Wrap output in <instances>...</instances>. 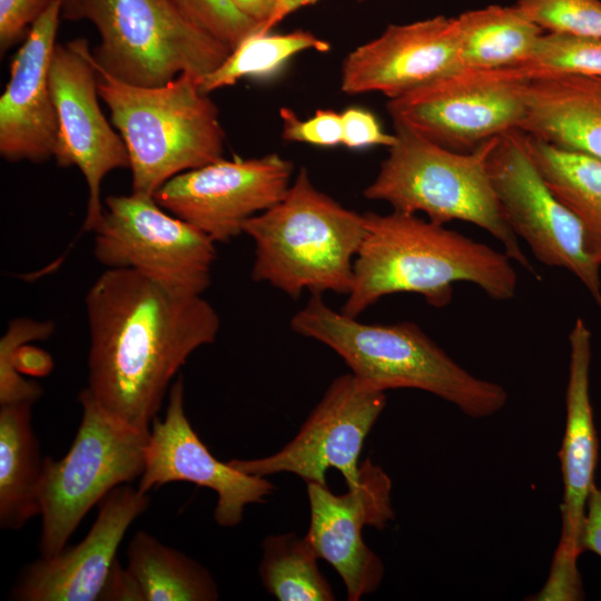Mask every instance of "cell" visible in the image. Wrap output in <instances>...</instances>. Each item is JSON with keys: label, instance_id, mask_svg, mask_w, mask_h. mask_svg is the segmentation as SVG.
Returning <instances> with one entry per match:
<instances>
[{"label": "cell", "instance_id": "7", "mask_svg": "<svg viewBox=\"0 0 601 601\" xmlns=\"http://www.w3.org/2000/svg\"><path fill=\"white\" fill-rule=\"evenodd\" d=\"M61 18L90 22L100 39L96 62L137 86L165 85L181 73L201 81L231 51L169 0H61Z\"/></svg>", "mask_w": 601, "mask_h": 601}, {"label": "cell", "instance_id": "39", "mask_svg": "<svg viewBox=\"0 0 601 601\" xmlns=\"http://www.w3.org/2000/svg\"><path fill=\"white\" fill-rule=\"evenodd\" d=\"M317 1L319 0H278L276 11L267 26V32H270L279 22L296 10L312 6Z\"/></svg>", "mask_w": 601, "mask_h": 601}, {"label": "cell", "instance_id": "1", "mask_svg": "<svg viewBox=\"0 0 601 601\" xmlns=\"http://www.w3.org/2000/svg\"><path fill=\"white\" fill-rule=\"evenodd\" d=\"M88 386L116 421L140 431L151 423L190 355L215 342L216 309L201 295L175 292L127 268H107L85 298Z\"/></svg>", "mask_w": 601, "mask_h": 601}, {"label": "cell", "instance_id": "17", "mask_svg": "<svg viewBox=\"0 0 601 601\" xmlns=\"http://www.w3.org/2000/svg\"><path fill=\"white\" fill-rule=\"evenodd\" d=\"M461 68L456 18L436 16L388 24L377 38L347 53L341 90L380 92L392 99Z\"/></svg>", "mask_w": 601, "mask_h": 601}, {"label": "cell", "instance_id": "25", "mask_svg": "<svg viewBox=\"0 0 601 601\" xmlns=\"http://www.w3.org/2000/svg\"><path fill=\"white\" fill-rule=\"evenodd\" d=\"M127 569L138 582L145 601H215L218 587L197 561L138 531L127 548Z\"/></svg>", "mask_w": 601, "mask_h": 601}, {"label": "cell", "instance_id": "8", "mask_svg": "<svg viewBox=\"0 0 601 601\" xmlns=\"http://www.w3.org/2000/svg\"><path fill=\"white\" fill-rule=\"evenodd\" d=\"M81 422L67 454L45 457L38 490L41 558L60 553L90 509L114 489L140 477L150 431L108 415L85 388Z\"/></svg>", "mask_w": 601, "mask_h": 601}, {"label": "cell", "instance_id": "19", "mask_svg": "<svg viewBox=\"0 0 601 601\" xmlns=\"http://www.w3.org/2000/svg\"><path fill=\"white\" fill-rule=\"evenodd\" d=\"M60 18L61 0H52L11 62L0 98V154L8 161L41 162L55 155L58 118L49 70Z\"/></svg>", "mask_w": 601, "mask_h": 601}, {"label": "cell", "instance_id": "6", "mask_svg": "<svg viewBox=\"0 0 601 601\" xmlns=\"http://www.w3.org/2000/svg\"><path fill=\"white\" fill-rule=\"evenodd\" d=\"M396 140L388 148L374 180L364 189L370 200L384 201L393 210L423 213L436 224H473L490 234L506 256L540 279L521 247L494 191L487 157L497 139L460 152L394 125Z\"/></svg>", "mask_w": 601, "mask_h": 601}, {"label": "cell", "instance_id": "9", "mask_svg": "<svg viewBox=\"0 0 601 601\" xmlns=\"http://www.w3.org/2000/svg\"><path fill=\"white\" fill-rule=\"evenodd\" d=\"M526 67L460 70L388 99L394 125L445 148L469 152L521 128L526 116Z\"/></svg>", "mask_w": 601, "mask_h": 601}, {"label": "cell", "instance_id": "2", "mask_svg": "<svg viewBox=\"0 0 601 601\" xmlns=\"http://www.w3.org/2000/svg\"><path fill=\"white\" fill-rule=\"evenodd\" d=\"M364 218L344 314L358 317L382 297L398 293L418 294L432 307L443 308L462 282L494 300L516 295L518 274L504 252L416 214L367 211Z\"/></svg>", "mask_w": 601, "mask_h": 601}, {"label": "cell", "instance_id": "26", "mask_svg": "<svg viewBox=\"0 0 601 601\" xmlns=\"http://www.w3.org/2000/svg\"><path fill=\"white\" fill-rule=\"evenodd\" d=\"M258 572L265 590L279 601H333V589L318 568L306 535H268L262 543Z\"/></svg>", "mask_w": 601, "mask_h": 601}, {"label": "cell", "instance_id": "38", "mask_svg": "<svg viewBox=\"0 0 601 601\" xmlns=\"http://www.w3.org/2000/svg\"><path fill=\"white\" fill-rule=\"evenodd\" d=\"M230 1L243 14L260 26V32H267V26L276 11L278 0Z\"/></svg>", "mask_w": 601, "mask_h": 601}, {"label": "cell", "instance_id": "37", "mask_svg": "<svg viewBox=\"0 0 601 601\" xmlns=\"http://www.w3.org/2000/svg\"><path fill=\"white\" fill-rule=\"evenodd\" d=\"M581 546L601 556V489L594 485L589 494L581 534Z\"/></svg>", "mask_w": 601, "mask_h": 601}, {"label": "cell", "instance_id": "14", "mask_svg": "<svg viewBox=\"0 0 601 601\" xmlns=\"http://www.w3.org/2000/svg\"><path fill=\"white\" fill-rule=\"evenodd\" d=\"M49 86L58 118L53 158L60 167H77L89 190L82 229L92 231L101 219V184L112 170L129 168L125 142L99 105L97 72L88 41L75 39L55 47Z\"/></svg>", "mask_w": 601, "mask_h": 601}, {"label": "cell", "instance_id": "21", "mask_svg": "<svg viewBox=\"0 0 601 601\" xmlns=\"http://www.w3.org/2000/svg\"><path fill=\"white\" fill-rule=\"evenodd\" d=\"M532 70V69H531ZM524 134L601 160V78L532 70Z\"/></svg>", "mask_w": 601, "mask_h": 601}, {"label": "cell", "instance_id": "5", "mask_svg": "<svg viewBox=\"0 0 601 601\" xmlns=\"http://www.w3.org/2000/svg\"><path fill=\"white\" fill-rule=\"evenodd\" d=\"M99 97L129 157L132 191L154 196L169 179L223 158L225 132L200 80L181 73L160 86L125 82L92 56Z\"/></svg>", "mask_w": 601, "mask_h": 601}, {"label": "cell", "instance_id": "32", "mask_svg": "<svg viewBox=\"0 0 601 601\" xmlns=\"http://www.w3.org/2000/svg\"><path fill=\"white\" fill-rule=\"evenodd\" d=\"M279 117L282 138L286 141L323 147L343 142L342 115L332 109H317L313 117L300 119L293 109L283 107Z\"/></svg>", "mask_w": 601, "mask_h": 601}, {"label": "cell", "instance_id": "18", "mask_svg": "<svg viewBox=\"0 0 601 601\" xmlns=\"http://www.w3.org/2000/svg\"><path fill=\"white\" fill-rule=\"evenodd\" d=\"M86 538L50 558L29 564L12 589L20 601H97L130 524L149 496L129 485L114 489L100 503Z\"/></svg>", "mask_w": 601, "mask_h": 601}, {"label": "cell", "instance_id": "34", "mask_svg": "<svg viewBox=\"0 0 601 601\" xmlns=\"http://www.w3.org/2000/svg\"><path fill=\"white\" fill-rule=\"evenodd\" d=\"M52 0H0L1 55L27 36L31 24Z\"/></svg>", "mask_w": 601, "mask_h": 601}, {"label": "cell", "instance_id": "12", "mask_svg": "<svg viewBox=\"0 0 601 601\" xmlns=\"http://www.w3.org/2000/svg\"><path fill=\"white\" fill-rule=\"evenodd\" d=\"M386 405V392L371 388L352 373L334 378L295 436L279 451L258 459L230 460L240 472L264 476L292 473L307 483L327 485L336 469L347 489L359 481L364 442Z\"/></svg>", "mask_w": 601, "mask_h": 601}, {"label": "cell", "instance_id": "31", "mask_svg": "<svg viewBox=\"0 0 601 601\" xmlns=\"http://www.w3.org/2000/svg\"><path fill=\"white\" fill-rule=\"evenodd\" d=\"M187 19L234 50L260 26L243 14L230 0H169Z\"/></svg>", "mask_w": 601, "mask_h": 601}, {"label": "cell", "instance_id": "13", "mask_svg": "<svg viewBox=\"0 0 601 601\" xmlns=\"http://www.w3.org/2000/svg\"><path fill=\"white\" fill-rule=\"evenodd\" d=\"M293 173V162L275 152L221 158L173 177L154 198L216 244L228 243L243 234L248 219L283 199Z\"/></svg>", "mask_w": 601, "mask_h": 601}, {"label": "cell", "instance_id": "27", "mask_svg": "<svg viewBox=\"0 0 601 601\" xmlns=\"http://www.w3.org/2000/svg\"><path fill=\"white\" fill-rule=\"evenodd\" d=\"M331 45L307 30L287 33L256 32L242 41L214 71L200 81L204 93L234 86L248 77H265L278 70L293 56L315 50L326 52Z\"/></svg>", "mask_w": 601, "mask_h": 601}, {"label": "cell", "instance_id": "30", "mask_svg": "<svg viewBox=\"0 0 601 601\" xmlns=\"http://www.w3.org/2000/svg\"><path fill=\"white\" fill-rule=\"evenodd\" d=\"M546 32L601 38V0H518Z\"/></svg>", "mask_w": 601, "mask_h": 601}, {"label": "cell", "instance_id": "15", "mask_svg": "<svg viewBox=\"0 0 601 601\" xmlns=\"http://www.w3.org/2000/svg\"><path fill=\"white\" fill-rule=\"evenodd\" d=\"M309 526L305 534L319 559L339 574L348 601L374 592L384 577L381 558L365 543L363 529H384L395 518L392 480L370 457L359 465L358 484L344 494L307 483Z\"/></svg>", "mask_w": 601, "mask_h": 601}, {"label": "cell", "instance_id": "11", "mask_svg": "<svg viewBox=\"0 0 601 601\" xmlns=\"http://www.w3.org/2000/svg\"><path fill=\"white\" fill-rule=\"evenodd\" d=\"M487 170L514 234L548 267L574 275L601 309V265L590 254L582 225L551 190L519 129L500 135Z\"/></svg>", "mask_w": 601, "mask_h": 601}, {"label": "cell", "instance_id": "4", "mask_svg": "<svg viewBox=\"0 0 601 601\" xmlns=\"http://www.w3.org/2000/svg\"><path fill=\"white\" fill-rule=\"evenodd\" d=\"M243 234L254 243L255 283L293 298L304 292L347 295L365 218L317 189L300 168L283 199L248 219Z\"/></svg>", "mask_w": 601, "mask_h": 601}, {"label": "cell", "instance_id": "3", "mask_svg": "<svg viewBox=\"0 0 601 601\" xmlns=\"http://www.w3.org/2000/svg\"><path fill=\"white\" fill-rule=\"evenodd\" d=\"M290 328L329 347L371 388L421 390L473 418L489 417L508 402L502 385L471 374L413 322L366 324L312 295Z\"/></svg>", "mask_w": 601, "mask_h": 601}, {"label": "cell", "instance_id": "20", "mask_svg": "<svg viewBox=\"0 0 601 601\" xmlns=\"http://www.w3.org/2000/svg\"><path fill=\"white\" fill-rule=\"evenodd\" d=\"M566 420L559 452L563 479L562 531L559 545L580 555L585 506L594 483L598 437L590 400L591 332L577 318L569 334Z\"/></svg>", "mask_w": 601, "mask_h": 601}, {"label": "cell", "instance_id": "35", "mask_svg": "<svg viewBox=\"0 0 601 601\" xmlns=\"http://www.w3.org/2000/svg\"><path fill=\"white\" fill-rule=\"evenodd\" d=\"M342 115L343 142L347 148L357 149L370 146L390 148L396 137L383 130L373 112L364 108L349 107Z\"/></svg>", "mask_w": 601, "mask_h": 601}, {"label": "cell", "instance_id": "36", "mask_svg": "<svg viewBox=\"0 0 601 601\" xmlns=\"http://www.w3.org/2000/svg\"><path fill=\"white\" fill-rule=\"evenodd\" d=\"M99 600L104 601H145L141 589L134 575L116 561L108 574Z\"/></svg>", "mask_w": 601, "mask_h": 601}, {"label": "cell", "instance_id": "10", "mask_svg": "<svg viewBox=\"0 0 601 601\" xmlns=\"http://www.w3.org/2000/svg\"><path fill=\"white\" fill-rule=\"evenodd\" d=\"M92 233L93 256L107 268L134 269L188 295H203L211 283L216 243L154 196H107Z\"/></svg>", "mask_w": 601, "mask_h": 601}, {"label": "cell", "instance_id": "24", "mask_svg": "<svg viewBox=\"0 0 601 601\" xmlns=\"http://www.w3.org/2000/svg\"><path fill=\"white\" fill-rule=\"evenodd\" d=\"M525 137L538 169L553 194L580 220L588 249L601 265V160Z\"/></svg>", "mask_w": 601, "mask_h": 601}, {"label": "cell", "instance_id": "16", "mask_svg": "<svg viewBox=\"0 0 601 601\" xmlns=\"http://www.w3.org/2000/svg\"><path fill=\"white\" fill-rule=\"evenodd\" d=\"M185 387L179 375L169 388L164 420L155 417L146 446L145 469L138 490L170 482H190L217 494L214 519L220 526L238 525L245 506L263 503L275 491L264 476L247 474L220 462L191 427L185 412Z\"/></svg>", "mask_w": 601, "mask_h": 601}, {"label": "cell", "instance_id": "33", "mask_svg": "<svg viewBox=\"0 0 601 601\" xmlns=\"http://www.w3.org/2000/svg\"><path fill=\"white\" fill-rule=\"evenodd\" d=\"M579 555L558 545L544 587L535 595L538 601H577L583 599Z\"/></svg>", "mask_w": 601, "mask_h": 601}, {"label": "cell", "instance_id": "28", "mask_svg": "<svg viewBox=\"0 0 601 601\" xmlns=\"http://www.w3.org/2000/svg\"><path fill=\"white\" fill-rule=\"evenodd\" d=\"M55 324L51 321L14 318L10 321L0 339V405L18 402H36L41 387L26 381L17 371L22 345L32 341H42L51 336Z\"/></svg>", "mask_w": 601, "mask_h": 601}, {"label": "cell", "instance_id": "29", "mask_svg": "<svg viewBox=\"0 0 601 601\" xmlns=\"http://www.w3.org/2000/svg\"><path fill=\"white\" fill-rule=\"evenodd\" d=\"M522 67L601 78V38L544 32L530 61Z\"/></svg>", "mask_w": 601, "mask_h": 601}, {"label": "cell", "instance_id": "22", "mask_svg": "<svg viewBox=\"0 0 601 601\" xmlns=\"http://www.w3.org/2000/svg\"><path fill=\"white\" fill-rule=\"evenodd\" d=\"M31 402L0 407V526L18 530L39 514L43 460L31 425Z\"/></svg>", "mask_w": 601, "mask_h": 601}, {"label": "cell", "instance_id": "23", "mask_svg": "<svg viewBox=\"0 0 601 601\" xmlns=\"http://www.w3.org/2000/svg\"><path fill=\"white\" fill-rule=\"evenodd\" d=\"M463 68L525 66L545 32L515 6L492 4L456 17Z\"/></svg>", "mask_w": 601, "mask_h": 601}]
</instances>
